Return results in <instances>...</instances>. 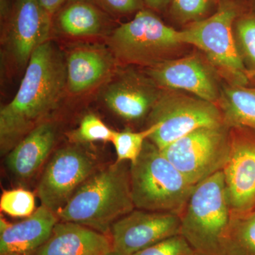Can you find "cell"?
Instances as JSON below:
<instances>
[{"label": "cell", "mask_w": 255, "mask_h": 255, "mask_svg": "<svg viewBox=\"0 0 255 255\" xmlns=\"http://www.w3.org/2000/svg\"><path fill=\"white\" fill-rule=\"evenodd\" d=\"M65 89L66 60L53 42L46 41L32 54L13 100L0 110L1 153L9 152L43 122Z\"/></svg>", "instance_id": "1"}, {"label": "cell", "mask_w": 255, "mask_h": 255, "mask_svg": "<svg viewBox=\"0 0 255 255\" xmlns=\"http://www.w3.org/2000/svg\"><path fill=\"white\" fill-rule=\"evenodd\" d=\"M117 162L94 172L70 198L57 216L107 234L112 225L135 209L132 199L130 169Z\"/></svg>", "instance_id": "2"}, {"label": "cell", "mask_w": 255, "mask_h": 255, "mask_svg": "<svg viewBox=\"0 0 255 255\" xmlns=\"http://www.w3.org/2000/svg\"><path fill=\"white\" fill-rule=\"evenodd\" d=\"M130 164V188L135 209L180 216L196 185L148 139L136 161Z\"/></svg>", "instance_id": "3"}, {"label": "cell", "mask_w": 255, "mask_h": 255, "mask_svg": "<svg viewBox=\"0 0 255 255\" xmlns=\"http://www.w3.org/2000/svg\"><path fill=\"white\" fill-rule=\"evenodd\" d=\"M179 216L181 235L198 255H219L231 221L223 171L196 184Z\"/></svg>", "instance_id": "4"}, {"label": "cell", "mask_w": 255, "mask_h": 255, "mask_svg": "<svg viewBox=\"0 0 255 255\" xmlns=\"http://www.w3.org/2000/svg\"><path fill=\"white\" fill-rule=\"evenodd\" d=\"M238 8L231 0H221L217 10L201 21L179 31L182 44H189L204 52L210 63L231 85L248 82V70L237 47L233 26Z\"/></svg>", "instance_id": "5"}, {"label": "cell", "mask_w": 255, "mask_h": 255, "mask_svg": "<svg viewBox=\"0 0 255 255\" xmlns=\"http://www.w3.org/2000/svg\"><path fill=\"white\" fill-rule=\"evenodd\" d=\"M182 44L179 31L166 25L147 8L114 28L107 37V46L118 63L147 68L165 60L164 56Z\"/></svg>", "instance_id": "6"}, {"label": "cell", "mask_w": 255, "mask_h": 255, "mask_svg": "<svg viewBox=\"0 0 255 255\" xmlns=\"http://www.w3.org/2000/svg\"><path fill=\"white\" fill-rule=\"evenodd\" d=\"M147 117L159 124L148 140L160 150L199 128L226 125L216 104L173 92L161 94Z\"/></svg>", "instance_id": "7"}, {"label": "cell", "mask_w": 255, "mask_h": 255, "mask_svg": "<svg viewBox=\"0 0 255 255\" xmlns=\"http://www.w3.org/2000/svg\"><path fill=\"white\" fill-rule=\"evenodd\" d=\"M230 128L201 127L167 146L162 154L194 185L222 171L229 151Z\"/></svg>", "instance_id": "8"}, {"label": "cell", "mask_w": 255, "mask_h": 255, "mask_svg": "<svg viewBox=\"0 0 255 255\" xmlns=\"http://www.w3.org/2000/svg\"><path fill=\"white\" fill-rule=\"evenodd\" d=\"M231 219L255 216V130L230 128L229 151L223 169Z\"/></svg>", "instance_id": "9"}, {"label": "cell", "mask_w": 255, "mask_h": 255, "mask_svg": "<svg viewBox=\"0 0 255 255\" xmlns=\"http://www.w3.org/2000/svg\"><path fill=\"white\" fill-rule=\"evenodd\" d=\"M95 167L93 159L80 147L70 146L57 151L38 184L42 205L58 214L95 172Z\"/></svg>", "instance_id": "10"}, {"label": "cell", "mask_w": 255, "mask_h": 255, "mask_svg": "<svg viewBox=\"0 0 255 255\" xmlns=\"http://www.w3.org/2000/svg\"><path fill=\"white\" fill-rule=\"evenodd\" d=\"M112 248L132 255L172 236L181 235L179 215L135 209L112 225Z\"/></svg>", "instance_id": "11"}, {"label": "cell", "mask_w": 255, "mask_h": 255, "mask_svg": "<svg viewBox=\"0 0 255 255\" xmlns=\"http://www.w3.org/2000/svg\"><path fill=\"white\" fill-rule=\"evenodd\" d=\"M4 23L6 48L15 63L23 68L33 52L48 41L53 16L38 0H13Z\"/></svg>", "instance_id": "12"}, {"label": "cell", "mask_w": 255, "mask_h": 255, "mask_svg": "<svg viewBox=\"0 0 255 255\" xmlns=\"http://www.w3.org/2000/svg\"><path fill=\"white\" fill-rule=\"evenodd\" d=\"M158 86L147 75L133 71L116 72L102 92L104 103L127 122L148 117L160 97Z\"/></svg>", "instance_id": "13"}, {"label": "cell", "mask_w": 255, "mask_h": 255, "mask_svg": "<svg viewBox=\"0 0 255 255\" xmlns=\"http://www.w3.org/2000/svg\"><path fill=\"white\" fill-rule=\"evenodd\" d=\"M145 73L158 87L190 92L216 105L219 102L214 75L197 57L163 60L148 67Z\"/></svg>", "instance_id": "14"}, {"label": "cell", "mask_w": 255, "mask_h": 255, "mask_svg": "<svg viewBox=\"0 0 255 255\" xmlns=\"http://www.w3.org/2000/svg\"><path fill=\"white\" fill-rule=\"evenodd\" d=\"M117 62L107 46L81 44L66 58L67 90L81 95L107 83L117 72Z\"/></svg>", "instance_id": "15"}, {"label": "cell", "mask_w": 255, "mask_h": 255, "mask_svg": "<svg viewBox=\"0 0 255 255\" xmlns=\"http://www.w3.org/2000/svg\"><path fill=\"white\" fill-rule=\"evenodd\" d=\"M58 216L41 205L18 223L0 221V255H28L38 251L49 239Z\"/></svg>", "instance_id": "16"}, {"label": "cell", "mask_w": 255, "mask_h": 255, "mask_svg": "<svg viewBox=\"0 0 255 255\" xmlns=\"http://www.w3.org/2000/svg\"><path fill=\"white\" fill-rule=\"evenodd\" d=\"M112 249L104 233L72 222L57 223L36 255H105Z\"/></svg>", "instance_id": "17"}, {"label": "cell", "mask_w": 255, "mask_h": 255, "mask_svg": "<svg viewBox=\"0 0 255 255\" xmlns=\"http://www.w3.org/2000/svg\"><path fill=\"white\" fill-rule=\"evenodd\" d=\"M56 139V128L43 122L28 132L9 151L6 164L11 173L19 179L31 177L49 155Z\"/></svg>", "instance_id": "18"}, {"label": "cell", "mask_w": 255, "mask_h": 255, "mask_svg": "<svg viewBox=\"0 0 255 255\" xmlns=\"http://www.w3.org/2000/svg\"><path fill=\"white\" fill-rule=\"evenodd\" d=\"M54 15L58 31L74 38L101 36L111 26V16L94 0H68Z\"/></svg>", "instance_id": "19"}, {"label": "cell", "mask_w": 255, "mask_h": 255, "mask_svg": "<svg viewBox=\"0 0 255 255\" xmlns=\"http://www.w3.org/2000/svg\"><path fill=\"white\" fill-rule=\"evenodd\" d=\"M218 103L227 127L255 130V88L237 85L226 87Z\"/></svg>", "instance_id": "20"}, {"label": "cell", "mask_w": 255, "mask_h": 255, "mask_svg": "<svg viewBox=\"0 0 255 255\" xmlns=\"http://www.w3.org/2000/svg\"><path fill=\"white\" fill-rule=\"evenodd\" d=\"M219 255H255V216L231 219L221 240Z\"/></svg>", "instance_id": "21"}, {"label": "cell", "mask_w": 255, "mask_h": 255, "mask_svg": "<svg viewBox=\"0 0 255 255\" xmlns=\"http://www.w3.org/2000/svg\"><path fill=\"white\" fill-rule=\"evenodd\" d=\"M159 124L148 126L142 131H132L130 129L116 131L114 130L112 142L117 152V162L129 161L135 162L141 153L146 140L158 128Z\"/></svg>", "instance_id": "22"}, {"label": "cell", "mask_w": 255, "mask_h": 255, "mask_svg": "<svg viewBox=\"0 0 255 255\" xmlns=\"http://www.w3.org/2000/svg\"><path fill=\"white\" fill-rule=\"evenodd\" d=\"M220 0H172L170 13L179 23H193L214 14L219 8Z\"/></svg>", "instance_id": "23"}, {"label": "cell", "mask_w": 255, "mask_h": 255, "mask_svg": "<svg viewBox=\"0 0 255 255\" xmlns=\"http://www.w3.org/2000/svg\"><path fill=\"white\" fill-rule=\"evenodd\" d=\"M35 207L34 195L26 189H11L1 194L0 209L13 217H28L34 213Z\"/></svg>", "instance_id": "24"}, {"label": "cell", "mask_w": 255, "mask_h": 255, "mask_svg": "<svg viewBox=\"0 0 255 255\" xmlns=\"http://www.w3.org/2000/svg\"><path fill=\"white\" fill-rule=\"evenodd\" d=\"M114 130L110 128L98 117L90 114L85 116L72 137L80 142L112 141Z\"/></svg>", "instance_id": "25"}, {"label": "cell", "mask_w": 255, "mask_h": 255, "mask_svg": "<svg viewBox=\"0 0 255 255\" xmlns=\"http://www.w3.org/2000/svg\"><path fill=\"white\" fill-rule=\"evenodd\" d=\"M235 31L242 54L255 73V16L240 18L235 23Z\"/></svg>", "instance_id": "26"}, {"label": "cell", "mask_w": 255, "mask_h": 255, "mask_svg": "<svg viewBox=\"0 0 255 255\" xmlns=\"http://www.w3.org/2000/svg\"><path fill=\"white\" fill-rule=\"evenodd\" d=\"M132 255H198L182 235L172 236Z\"/></svg>", "instance_id": "27"}, {"label": "cell", "mask_w": 255, "mask_h": 255, "mask_svg": "<svg viewBox=\"0 0 255 255\" xmlns=\"http://www.w3.org/2000/svg\"><path fill=\"white\" fill-rule=\"evenodd\" d=\"M96 4L111 16L136 14L146 8L143 0H94Z\"/></svg>", "instance_id": "28"}, {"label": "cell", "mask_w": 255, "mask_h": 255, "mask_svg": "<svg viewBox=\"0 0 255 255\" xmlns=\"http://www.w3.org/2000/svg\"><path fill=\"white\" fill-rule=\"evenodd\" d=\"M38 1L43 6V9L46 10L48 14L53 16L68 0H38Z\"/></svg>", "instance_id": "29"}, {"label": "cell", "mask_w": 255, "mask_h": 255, "mask_svg": "<svg viewBox=\"0 0 255 255\" xmlns=\"http://www.w3.org/2000/svg\"><path fill=\"white\" fill-rule=\"evenodd\" d=\"M143 1L147 9L162 12L167 9L172 0H143Z\"/></svg>", "instance_id": "30"}, {"label": "cell", "mask_w": 255, "mask_h": 255, "mask_svg": "<svg viewBox=\"0 0 255 255\" xmlns=\"http://www.w3.org/2000/svg\"><path fill=\"white\" fill-rule=\"evenodd\" d=\"M13 0H0V13H1V21L4 22L5 20L9 16L11 11Z\"/></svg>", "instance_id": "31"}, {"label": "cell", "mask_w": 255, "mask_h": 255, "mask_svg": "<svg viewBox=\"0 0 255 255\" xmlns=\"http://www.w3.org/2000/svg\"><path fill=\"white\" fill-rule=\"evenodd\" d=\"M105 255H124L122 254V253H119V252L114 251L113 248L110 252L107 253Z\"/></svg>", "instance_id": "32"}, {"label": "cell", "mask_w": 255, "mask_h": 255, "mask_svg": "<svg viewBox=\"0 0 255 255\" xmlns=\"http://www.w3.org/2000/svg\"><path fill=\"white\" fill-rule=\"evenodd\" d=\"M16 255V254H5V255Z\"/></svg>", "instance_id": "33"}, {"label": "cell", "mask_w": 255, "mask_h": 255, "mask_svg": "<svg viewBox=\"0 0 255 255\" xmlns=\"http://www.w3.org/2000/svg\"><path fill=\"white\" fill-rule=\"evenodd\" d=\"M252 1H253V4L255 6V0H252Z\"/></svg>", "instance_id": "34"}]
</instances>
